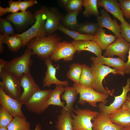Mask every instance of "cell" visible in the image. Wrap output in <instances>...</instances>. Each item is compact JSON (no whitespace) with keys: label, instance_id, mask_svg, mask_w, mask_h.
I'll return each mask as SVG.
<instances>
[{"label":"cell","instance_id":"6da1fadb","mask_svg":"<svg viewBox=\"0 0 130 130\" xmlns=\"http://www.w3.org/2000/svg\"><path fill=\"white\" fill-rule=\"evenodd\" d=\"M61 40V38L55 33L44 38H33L26 46L32 50V55H36L44 61L50 58Z\"/></svg>","mask_w":130,"mask_h":130},{"label":"cell","instance_id":"7a4b0ae2","mask_svg":"<svg viewBox=\"0 0 130 130\" xmlns=\"http://www.w3.org/2000/svg\"><path fill=\"white\" fill-rule=\"evenodd\" d=\"M46 8L43 6L35 12L34 14L36 20L30 28L22 33L16 34L22 39L23 47L26 46L29 41L33 38H43L47 35L45 29Z\"/></svg>","mask_w":130,"mask_h":130},{"label":"cell","instance_id":"3957f363","mask_svg":"<svg viewBox=\"0 0 130 130\" xmlns=\"http://www.w3.org/2000/svg\"><path fill=\"white\" fill-rule=\"evenodd\" d=\"M32 55V50L27 48L22 55L8 61L3 69L19 79L23 74L30 73V67L32 64L31 58Z\"/></svg>","mask_w":130,"mask_h":130},{"label":"cell","instance_id":"277c9868","mask_svg":"<svg viewBox=\"0 0 130 130\" xmlns=\"http://www.w3.org/2000/svg\"><path fill=\"white\" fill-rule=\"evenodd\" d=\"M99 112L76 106L70 113L73 130H93L91 121Z\"/></svg>","mask_w":130,"mask_h":130},{"label":"cell","instance_id":"5b68a950","mask_svg":"<svg viewBox=\"0 0 130 130\" xmlns=\"http://www.w3.org/2000/svg\"><path fill=\"white\" fill-rule=\"evenodd\" d=\"M91 68L93 74L94 80L93 89L96 91L108 96H113L114 91L105 89L102 84L103 80L109 74L112 73L114 75L119 74L118 71L104 65L92 62Z\"/></svg>","mask_w":130,"mask_h":130},{"label":"cell","instance_id":"8992f818","mask_svg":"<svg viewBox=\"0 0 130 130\" xmlns=\"http://www.w3.org/2000/svg\"><path fill=\"white\" fill-rule=\"evenodd\" d=\"M73 86L77 90L80 96L78 103L84 105L88 103L92 107L98 106L97 103L102 102L106 104L109 96L98 92L94 90L83 86L78 84L74 83Z\"/></svg>","mask_w":130,"mask_h":130},{"label":"cell","instance_id":"52a82bcc","mask_svg":"<svg viewBox=\"0 0 130 130\" xmlns=\"http://www.w3.org/2000/svg\"><path fill=\"white\" fill-rule=\"evenodd\" d=\"M52 90H40L34 93L26 101L24 105L29 111L40 114L44 112L48 107L47 99Z\"/></svg>","mask_w":130,"mask_h":130},{"label":"cell","instance_id":"ba28073f","mask_svg":"<svg viewBox=\"0 0 130 130\" xmlns=\"http://www.w3.org/2000/svg\"><path fill=\"white\" fill-rule=\"evenodd\" d=\"M0 76L2 80L0 82V87L7 95L19 100L22 94L19 79L12 74L3 69L0 72Z\"/></svg>","mask_w":130,"mask_h":130},{"label":"cell","instance_id":"9c48e42d","mask_svg":"<svg viewBox=\"0 0 130 130\" xmlns=\"http://www.w3.org/2000/svg\"><path fill=\"white\" fill-rule=\"evenodd\" d=\"M6 18L13 24L16 30L19 31L33 25L36 20L34 14L29 11L9 14Z\"/></svg>","mask_w":130,"mask_h":130},{"label":"cell","instance_id":"30bf717a","mask_svg":"<svg viewBox=\"0 0 130 130\" xmlns=\"http://www.w3.org/2000/svg\"><path fill=\"white\" fill-rule=\"evenodd\" d=\"M123 91L120 95L115 97L113 102L107 106L104 103H100L98 105L100 111L107 115H109L120 108L127 99L128 93L130 91V78H128L126 85L122 86Z\"/></svg>","mask_w":130,"mask_h":130},{"label":"cell","instance_id":"8fae6325","mask_svg":"<svg viewBox=\"0 0 130 130\" xmlns=\"http://www.w3.org/2000/svg\"><path fill=\"white\" fill-rule=\"evenodd\" d=\"M22 105L19 100L7 95L0 87V105L8 110L13 117H25L21 110Z\"/></svg>","mask_w":130,"mask_h":130},{"label":"cell","instance_id":"7c38bea8","mask_svg":"<svg viewBox=\"0 0 130 130\" xmlns=\"http://www.w3.org/2000/svg\"><path fill=\"white\" fill-rule=\"evenodd\" d=\"M19 79L23 89L19 101L23 105L34 93L41 89L30 73L23 74Z\"/></svg>","mask_w":130,"mask_h":130},{"label":"cell","instance_id":"4fadbf2b","mask_svg":"<svg viewBox=\"0 0 130 130\" xmlns=\"http://www.w3.org/2000/svg\"><path fill=\"white\" fill-rule=\"evenodd\" d=\"M130 47V43L122 37L117 38L114 42L108 46L103 55L106 57L110 58L117 55L125 61L126 55L129 51Z\"/></svg>","mask_w":130,"mask_h":130},{"label":"cell","instance_id":"5bb4252c","mask_svg":"<svg viewBox=\"0 0 130 130\" xmlns=\"http://www.w3.org/2000/svg\"><path fill=\"white\" fill-rule=\"evenodd\" d=\"M76 52L71 43L65 41L60 42L50 58L56 62L61 59L64 61H69L73 59Z\"/></svg>","mask_w":130,"mask_h":130},{"label":"cell","instance_id":"9a60e30c","mask_svg":"<svg viewBox=\"0 0 130 130\" xmlns=\"http://www.w3.org/2000/svg\"><path fill=\"white\" fill-rule=\"evenodd\" d=\"M46 19L45 29L47 35H51L58 30L64 16L55 7L46 9Z\"/></svg>","mask_w":130,"mask_h":130},{"label":"cell","instance_id":"2e32d148","mask_svg":"<svg viewBox=\"0 0 130 130\" xmlns=\"http://www.w3.org/2000/svg\"><path fill=\"white\" fill-rule=\"evenodd\" d=\"M44 61L47 67V70L42 82L44 87H49L52 84H61L65 86L69 84L67 81H60L56 77V72L57 70L59 68V65L56 68L55 67L50 58L46 59Z\"/></svg>","mask_w":130,"mask_h":130},{"label":"cell","instance_id":"e0dca14e","mask_svg":"<svg viewBox=\"0 0 130 130\" xmlns=\"http://www.w3.org/2000/svg\"><path fill=\"white\" fill-rule=\"evenodd\" d=\"M101 15L97 17V23L100 27L105 28L113 32L117 38L121 37L120 26L116 19L112 20L105 9L101 11Z\"/></svg>","mask_w":130,"mask_h":130},{"label":"cell","instance_id":"ac0fdd59","mask_svg":"<svg viewBox=\"0 0 130 130\" xmlns=\"http://www.w3.org/2000/svg\"><path fill=\"white\" fill-rule=\"evenodd\" d=\"M90 59L92 62L99 64H105L113 67L119 72V74L123 76L126 73L124 61L119 57L113 58L106 57L101 55L95 57L92 56Z\"/></svg>","mask_w":130,"mask_h":130},{"label":"cell","instance_id":"d6986e66","mask_svg":"<svg viewBox=\"0 0 130 130\" xmlns=\"http://www.w3.org/2000/svg\"><path fill=\"white\" fill-rule=\"evenodd\" d=\"M92 120L93 130H122L120 127L111 122L109 115L102 112Z\"/></svg>","mask_w":130,"mask_h":130},{"label":"cell","instance_id":"ffe728a7","mask_svg":"<svg viewBox=\"0 0 130 130\" xmlns=\"http://www.w3.org/2000/svg\"><path fill=\"white\" fill-rule=\"evenodd\" d=\"M98 7H102L118 20L121 23L126 21L124 18L119 2L116 0H97Z\"/></svg>","mask_w":130,"mask_h":130},{"label":"cell","instance_id":"44dd1931","mask_svg":"<svg viewBox=\"0 0 130 130\" xmlns=\"http://www.w3.org/2000/svg\"><path fill=\"white\" fill-rule=\"evenodd\" d=\"M109 116L112 122L120 127L130 124V111L124 104Z\"/></svg>","mask_w":130,"mask_h":130},{"label":"cell","instance_id":"7402d4cb","mask_svg":"<svg viewBox=\"0 0 130 130\" xmlns=\"http://www.w3.org/2000/svg\"><path fill=\"white\" fill-rule=\"evenodd\" d=\"M78 53L82 51H87L95 54L97 57L102 55V50L93 40H73L71 42Z\"/></svg>","mask_w":130,"mask_h":130},{"label":"cell","instance_id":"603a6c76","mask_svg":"<svg viewBox=\"0 0 130 130\" xmlns=\"http://www.w3.org/2000/svg\"><path fill=\"white\" fill-rule=\"evenodd\" d=\"M94 37L93 41L102 50H106L110 45L115 41L117 38L115 35L106 34L105 30L99 27Z\"/></svg>","mask_w":130,"mask_h":130},{"label":"cell","instance_id":"cb8c5ba5","mask_svg":"<svg viewBox=\"0 0 130 130\" xmlns=\"http://www.w3.org/2000/svg\"><path fill=\"white\" fill-rule=\"evenodd\" d=\"M64 88V92L61 96L62 99L65 100L66 103L63 108L67 112L71 113L74 109L73 104L77 98V95L79 93L73 86L67 85L65 86Z\"/></svg>","mask_w":130,"mask_h":130},{"label":"cell","instance_id":"d4e9b609","mask_svg":"<svg viewBox=\"0 0 130 130\" xmlns=\"http://www.w3.org/2000/svg\"><path fill=\"white\" fill-rule=\"evenodd\" d=\"M57 119L55 126L56 130H73L70 113L63 108L58 116Z\"/></svg>","mask_w":130,"mask_h":130},{"label":"cell","instance_id":"484cf974","mask_svg":"<svg viewBox=\"0 0 130 130\" xmlns=\"http://www.w3.org/2000/svg\"><path fill=\"white\" fill-rule=\"evenodd\" d=\"M64 86L61 84L55 85V89L52 90L47 102L48 107L53 105L64 107L65 102H61L60 99L61 96L65 91Z\"/></svg>","mask_w":130,"mask_h":130},{"label":"cell","instance_id":"4316f807","mask_svg":"<svg viewBox=\"0 0 130 130\" xmlns=\"http://www.w3.org/2000/svg\"><path fill=\"white\" fill-rule=\"evenodd\" d=\"M82 72L80 78L79 84L83 86L93 89L94 78L91 67L85 64H82Z\"/></svg>","mask_w":130,"mask_h":130},{"label":"cell","instance_id":"83f0119b","mask_svg":"<svg viewBox=\"0 0 130 130\" xmlns=\"http://www.w3.org/2000/svg\"><path fill=\"white\" fill-rule=\"evenodd\" d=\"M80 11L68 12L62 19V25L67 29L75 31L79 24L77 17Z\"/></svg>","mask_w":130,"mask_h":130},{"label":"cell","instance_id":"f1b7e54d","mask_svg":"<svg viewBox=\"0 0 130 130\" xmlns=\"http://www.w3.org/2000/svg\"><path fill=\"white\" fill-rule=\"evenodd\" d=\"M3 44H6L11 51L17 52L22 47V41L21 38L16 34L6 36L3 39Z\"/></svg>","mask_w":130,"mask_h":130},{"label":"cell","instance_id":"f546056e","mask_svg":"<svg viewBox=\"0 0 130 130\" xmlns=\"http://www.w3.org/2000/svg\"><path fill=\"white\" fill-rule=\"evenodd\" d=\"M7 128L8 130H32L30 123L25 116L14 118Z\"/></svg>","mask_w":130,"mask_h":130},{"label":"cell","instance_id":"4dcf8cb0","mask_svg":"<svg viewBox=\"0 0 130 130\" xmlns=\"http://www.w3.org/2000/svg\"><path fill=\"white\" fill-rule=\"evenodd\" d=\"M82 70V64L76 63L71 64L66 74L67 78L73 81L74 83L79 84Z\"/></svg>","mask_w":130,"mask_h":130},{"label":"cell","instance_id":"1f68e13d","mask_svg":"<svg viewBox=\"0 0 130 130\" xmlns=\"http://www.w3.org/2000/svg\"><path fill=\"white\" fill-rule=\"evenodd\" d=\"M97 23L88 22L79 24L75 31L82 34L94 36L99 28Z\"/></svg>","mask_w":130,"mask_h":130},{"label":"cell","instance_id":"d6a6232c","mask_svg":"<svg viewBox=\"0 0 130 130\" xmlns=\"http://www.w3.org/2000/svg\"><path fill=\"white\" fill-rule=\"evenodd\" d=\"M58 30L73 38L74 40H93L94 39V36L84 34L70 30L64 27L61 24L59 26Z\"/></svg>","mask_w":130,"mask_h":130},{"label":"cell","instance_id":"836d02e7","mask_svg":"<svg viewBox=\"0 0 130 130\" xmlns=\"http://www.w3.org/2000/svg\"><path fill=\"white\" fill-rule=\"evenodd\" d=\"M97 0H83V6L85 10L83 15L85 17L91 15L96 17L99 16L100 13L98 9Z\"/></svg>","mask_w":130,"mask_h":130},{"label":"cell","instance_id":"e575fe53","mask_svg":"<svg viewBox=\"0 0 130 130\" xmlns=\"http://www.w3.org/2000/svg\"><path fill=\"white\" fill-rule=\"evenodd\" d=\"M11 22L7 19L0 18V34L5 36L16 34Z\"/></svg>","mask_w":130,"mask_h":130},{"label":"cell","instance_id":"d590c367","mask_svg":"<svg viewBox=\"0 0 130 130\" xmlns=\"http://www.w3.org/2000/svg\"><path fill=\"white\" fill-rule=\"evenodd\" d=\"M14 117L9 112L0 105V127H7Z\"/></svg>","mask_w":130,"mask_h":130},{"label":"cell","instance_id":"8d00e7d4","mask_svg":"<svg viewBox=\"0 0 130 130\" xmlns=\"http://www.w3.org/2000/svg\"><path fill=\"white\" fill-rule=\"evenodd\" d=\"M9 7L3 8L0 6V16H2L7 13H13L18 12L20 10L19 7V0L13 1L10 0L8 1Z\"/></svg>","mask_w":130,"mask_h":130},{"label":"cell","instance_id":"74e56055","mask_svg":"<svg viewBox=\"0 0 130 130\" xmlns=\"http://www.w3.org/2000/svg\"><path fill=\"white\" fill-rule=\"evenodd\" d=\"M83 0H69L65 7L68 12L80 11L83 6Z\"/></svg>","mask_w":130,"mask_h":130},{"label":"cell","instance_id":"f35d334b","mask_svg":"<svg viewBox=\"0 0 130 130\" xmlns=\"http://www.w3.org/2000/svg\"><path fill=\"white\" fill-rule=\"evenodd\" d=\"M120 26L121 37L130 43V25L126 21L121 23Z\"/></svg>","mask_w":130,"mask_h":130},{"label":"cell","instance_id":"ab89813d","mask_svg":"<svg viewBox=\"0 0 130 130\" xmlns=\"http://www.w3.org/2000/svg\"><path fill=\"white\" fill-rule=\"evenodd\" d=\"M120 7L124 17L130 19V0H119Z\"/></svg>","mask_w":130,"mask_h":130},{"label":"cell","instance_id":"60d3db41","mask_svg":"<svg viewBox=\"0 0 130 130\" xmlns=\"http://www.w3.org/2000/svg\"><path fill=\"white\" fill-rule=\"evenodd\" d=\"M38 3L36 0H19V4L20 10L22 12H25L29 7L34 6Z\"/></svg>","mask_w":130,"mask_h":130},{"label":"cell","instance_id":"b9f144b4","mask_svg":"<svg viewBox=\"0 0 130 130\" xmlns=\"http://www.w3.org/2000/svg\"><path fill=\"white\" fill-rule=\"evenodd\" d=\"M128 52V60L127 62L125 63V66L126 71V73L130 74V47Z\"/></svg>","mask_w":130,"mask_h":130},{"label":"cell","instance_id":"7bdbcfd3","mask_svg":"<svg viewBox=\"0 0 130 130\" xmlns=\"http://www.w3.org/2000/svg\"><path fill=\"white\" fill-rule=\"evenodd\" d=\"M6 36L0 34V53L2 54L4 52V48L3 43L2 42L3 39Z\"/></svg>","mask_w":130,"mask_h":130},{"label":"cell","instance_id":"ee69618b","mask_svg":"<svg viewBox=\"0 0 130 130\" xmlns=\"http://www.w3.org/2000/svg\"><path fill=\"white\" fill-rule=\"evenodd\" d=\"M8 61L2 58L0 59V72L8 63Z\"/></svg>","mask_w":130,"mask_h":130},{"label":"cell","instance_id":"f6af8a7d","mask_svg":"<svg viewBox=\"0 0 130 130\" xmlns=\"http://www.w3.org/2000/svg\"><path fill=\"white\" fill-rule=\"evenodd\" d=\"M125 107L130 111V101L126 100L124 104Z\"/></svg>","mask_w":130,"mask_h":130},{"label":"cell","instance_id":"bcb514c9","mask_svg":"<svg viewBox=\"0 0 130 130\" xmlns=\"http://www.w3.org/2000/svg\"><path fill=\"white\" fill-rule=\"evenodd\" d=\"M69 0H61L60 1L61 4L64 6L65 7L67 5Z\"/></svg>","mask_w":130,"mask_h":130},{"label":"cell","instance_id":"7dc6e473","mask_svg":"<svg viewBox=\"0 0 130 130\" xmlns=\"http://www.w3.org/2000/svg\"><path fill=\"white\" fill-rule=\"evenodd\" d=\"M120 127L122 130H130V124L124 126Z\"/></svg>","mask_w":130,"mask_h":130},{"label":"cell","instance_id":"c3c4849f","mask_svg":"<svg viewBox=\"0 0 130 130\" xmlns=\"http://www.w3.org/2000/svg\"><path fill=\"white\" fill-rule=\"evenodd\" d=\"M34 130H42L41 125L39 124H37L36 125V128Z\"/></svg>","mask_w":130,"mask_h":130},{"label":"cell","instance_id":"681fc988","mask_svg":"<svg viewBox=\"0 0 130 130\" xmlns=\"http://www.w3.org/2000/svg\"><path fill=\"white\" fill-rule=\"evenodd\" d=\"M0 130H8L7 127H0Z\"/></svg>","mask_w":130,"mask_h":130},{"label":"cell","instance_id":"f907efd6","mask_svg":"<svg viewBox=\"0 0 130 130\" xmlns=\"http://www.w3.org/2000/svg\"><path fill=\"white\" fill-rule=\"evenodd\" d=\"M127 100L130 101V93H128L127 94Z\"/></svg>","mask_w":130,"mask_h":130}]
</instances>
